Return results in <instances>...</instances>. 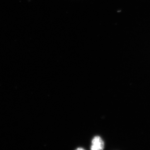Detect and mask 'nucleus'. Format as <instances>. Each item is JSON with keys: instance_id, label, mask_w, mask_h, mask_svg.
I'll return each mask as SVG.
<instances>
[{"instance_id": "obj_1", "label": "nucleus", "mask_w": 150, "mask_h": 150, "mask_svg": "<svg viewBox=\"0 0 150 150\" xmlns=\"http://www.w3.org/2000/svg\"><path fill=\"white\" fill-rule=\"evenodd\" d=\"M104 142L99 137H96L92 142L91 149L93 150H103L104 148Z\"/></svg>"}, {"instance_id": "obj_2", "label": "nucleus", "mask_w": 150, "mask_h": 150, "mask_svg": "<svg viewBox=\"0 0 150 150\" xmlns=\"http://www.w3.org/2000/svg\"><path fill=\"white\" fill-rule=\"evenodd\" d=\"M78 150H83V149H82V148H79V149H77Z\"/></svg>"}]
</instances>
